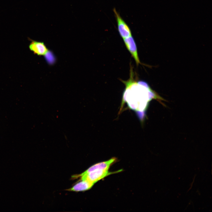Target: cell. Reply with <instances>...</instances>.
<instances>
[{
  "label": "cell",
  "instance_id": "cell-1",
  "mask_svg": "<svg viewBox=\"0 0 212 212\" xmlns=\"http://www.w3.org/2000/svg\"><path fill=\"white\" fill-rule=\"evenodd\" d=\"M129 79L121 80L125 88L123 93L120 110L125 104L136 113L139 119L143 122L149 102L153 99H161L160 96L145 82L135 78L132 68H130Z\"/></svg>",
  "mask_w": 212,
  "mask_h": 212
},
{
  "label": "cell",
  "instance_id": "cell-2",
  "mask_svg": "<svg viewBox=\"0 0 212 212\" xmlns=\"http://www.w3.org/2000/svg\"><path fill=\"white\" fill-rule=\"evenodd\" d=\"M116 172H110L108 170L97 169L88 173L74 175L72 177L74 178L80 177L81 180H87L94 184L105 177Z\"/></svg>",
  "mask_w": 212,
  "mask_h": 212
},
{
  "label": "cell",
  "instance_id": "cell-3",
  "mask_svg": "<svg viewBox=\"0 0 212 212\" xmlns=\"http://www.w3.org/2000/svg\"><path fill=\"white\" fill-rule=\"evenodd\" d=\"M117 22L119 33L123 39L132 36L131 30L116 9H113Z\"/></svg>",
  "mask_w": 212,
  "mask_h": 212
},
{
  "label": "cell",
  "instance_id": "cell-4",
  "mask_svg": "<svg viewBox=\"0 0 212 212\" xmlns=\"http://www.w3.org/2000/svg\"><path fill=\"white\" fill-rule=\"evenodd\" d=\"M123 39L127 49L134 58L136 64L138 65L141 63L138 57L136 45L133 38L131 36Z\"/></svg>",
  "mask_w": 212,
  "mask_h": 212
},
{
  "label": "cell",
  "instance_id": "cell-5",
  "mask_svg": "<svg viewBox=\"0 0 212 212\" xmlns=\"http://www.w3.org/2000/svg\"><path fill=\"white\" fill-rule=\"evenodd\" d=\"M31 41L29 45L30 50L38 56L45 55L49 50L43 42L37 41L30 39Z\"/></svg>",
  "mask_w": 212,
  "mask_h": 212
},
{
  "label": "cell",
  "instance_id": "cell-6",
  "mask_svg": "<svg viewBox=\"0 0 212 212\" xmlns=\"http://www.w3.org/2000/svg\"><path fill=\"white\" fill-rule=\"evenodd\" d=\"M115 158H112L107 161L97 163L90 167L83 173H88L97 169L108 170L111 165L115 162Z\"/></svg>",
  "mask_w": 212,
  "mask_h": 212
},
{
  "label": "cell",
  "instance_id": "cell-7",
  "mask_svg": "<svg viewBox=\"0 0 212 212\" xmlns=\"http://www.w3.org/2000/svg\"><path fill=\"white\" fill-rule=\"evenodd\" d=\"M94 184L85 180L78 182L68 190L74 191H81L90 189Z\"/></svg>",
  "mask_w": 212,
  "mask_h": 212
}]
</instances>
